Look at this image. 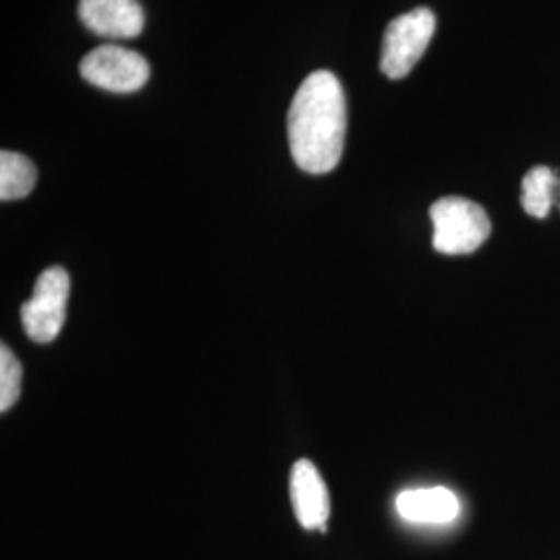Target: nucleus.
Returning <instances> with one entry per match:
<instances>
[{
	"mask_svg": "<svg viewBox=\"0 0 560 560\" xmlns=\"http://www.w3.org/2000/svg\"><path fill=\"white\" fill-rule=\"evenodd\" d=\"M69 291L71 280L60 266H52L38 277L32 298L21 307L25 335L34 342H52L59 337L67 318Z\"/></svg>",
	"mask_w": 560,
	"mask_h": 560,
	"instance_id": "obj_4",
	"label": "nucleus"
},
{
	"mask_svg": "<svg viewBox=\"0 0 560 560\" xmlns=\"http://www.w3.org/2000/svg\"><path fill=\"white\" fill-rule=\"evenodd\" d=\"M430 219L434 224V249L446 256H463L480 249L492 231L480 203L457 196L434 201Z\"/></svg>",
	"mask_w": 560,
	"mask_h": 560,
	"instance_id": "obj_2",
	"label": "nucleus"
},
{
	"mask_svg": "<svg viewBox=\"0 0 560 560\" xmlns=\"http://www.w3.org/2000/svg\"><path fill=\"white\" fill-rule=\"evenodd\" d=\"M559 203H560V185H559Z\"/></svg>",
	"mask_w": 560,
	"mask_h": 560,
	"instance_id": "obj_12",
	"label": "nucleus"
},
{
	"mask_svg": "<svg viewBox=\"0 0 560 560\" xmlns=\"http://www.w3.org/2000/svg\"><path fill=\"white\" fill-rule=\"evenodd\" d=\"M23 382V368L13 351L2 345L0 347V411H9L21 395Z\"/></svg>",
	"mask_w": 560,
	"mask_h": 560,
	"instance_id": "obj_11",
	"label": "nucleus"
},
{
	"mask_svg": "<svg viewBox=\"0 0 560 560\" xmlns=\"http://www.w3.org/2000/svg\"><path fill=\"white\" fill-rule=\"evenodd\" d=\"M38 171L27 156L2 150L0 152V200H21L32 194Z\"/></svg>",
	"mask_w": 560,
	"mask_h": 560,
	"instance_id": "obj_10",
	"label": "nucleus"
},
{
	"mask_svg": "<svg viewBox=\"0 0 560 560\" xmlns=\"http://www.w3.org/2000/svg\"><path fill=\"white\" fill-rule=\"evenodd\" d=\"M397 513L416 525H446L459 517L460 502L448 488L405 490L395 501Z\"/></svg>",
	"mask_w": 560,
	"mask_h": 560,
	"instance_id": "obj_8",
	"label": "nucleus"
},
{
	"mask_svg": "<svg viewBox=\"0 0 560 560\" xmlns=\"http://www.w3.org/2000/svg\"><path fill=\"white\" fill-rule=\"evenodd\" d=\"M291 502L301 527L326 532V521L330 515V497L318 467L312 460L301 459L293 465Z\"/></svg>",
	"mask_w": 560,
	"mask_h": 560,
	"instance_id": "obj_7",
	"label": "nucleus"
},
{
	"mask_svg": "<svg viewBox=\"0 0 560 560\" xmlns=\"http://www.w3.org/2000/svg\"><path fill=\"white\" fill-rule=\"evenodd\" d=\"M287 127L291 154L301 171L324 175L339 164L347 131V104L335 73L316 71L301 81Z\"/></svg>",
	"mask_w": 560,
	"mask_h": 560,
	"instance_id": "obj_1",
	"label": "nucleus"
},
{
	"mask_svg": "<svg viewBox=\"0 0 560 560\" xmlns=\"http://www.w3.org/2000/svg\"><path fill=\"white\" fill-rule=\"evenodd\" d=\"M81 78L115 94L138 92L150 78V65L140 52L106 44L92 50L80 65Z\"/></svg>",
	"mask_w": 560,
	"mask_h": 560,
	"instance_id": "obj_5",
	"label": "nucleus"
},
{
	"mask_svg": "<svg viewBox=\"0 0 560 560\" xmlns=\"http://www.w3.org/2000/svg\"><path fill=\"white\" fill-rule=\"evenodd\" d=\"M436 18L430 9H413L390 21L382 40L381 71L388 80L407 78L434 36Z\"/></svg>",
	"mask_w": 560,
	"mask_h": 560,
	"instance_id": "obj_3",
	"label": "nucleus"
},
{
	"mask_svg": "<svg viewBox=\"0 0 560 560\" xmlns=\"http://www.w3.org/2000/svg\"><path fill=\"white\" fill-rule=\"evenodd\" d=\"M80 20L104 38H136L145 23L138 0H80Z\"/></svg>",
	"mask_w": 560,
	"mask_h": 560,
	"instance_id": "obj_6",
	"label": "nucleus"
},
{
	"mask_svg": "<svg viewBox=\"0 0 560 560\" xmlns=\"http://www.w3.org/2000/svg\"><path fill=\"white\" fill-rule=\"evenodd\" d=\"M560 180L552 168L534 166L521 183V206L534 219H546L559 200Z\"/></svg>",
	"mask_w": 560,
	"mask_h": 560,
	"instance_id": "obj_9",
	"label": "nucleus"
}]
</instances>
